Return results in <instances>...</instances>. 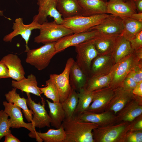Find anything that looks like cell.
Returning a JSON list of instances; mask_svg holds the SVG:
<instances>
[{
  "label": "cell",
  "instance_id": "43",
  "mask_svg": "<svg viewBox=\"0 0 142 142\" xmlns=\"http://www.w3.org/2000/svg\"><path fill=\"white\" fill-rule=\"evenodd\" d=\"M132 92L135 96L142 97V82L138 83Z\"/></svg>",
  "mask_w": 142,
  "mask_h": 142
},
{
  "label": "cell",
  "instance_id": "15",
  "mask_svg": "<svg viewBox=\"0 0 142 142\" xmlns=\"http://www.w3.org/2000/svg\"><path fill=\"white\" fill-rule=\"evenodd\" d=\"M3 105L4 107V111L10 117L8 120L11 127L17 129L23 127L31 132L36 131L31 122L27 123L24 122L20 108L6 101L3 102Z\"/></svg>",
  "mask_w": 142,
  "mask_h": 142
},
{
  "label": "cell",
  "instance_id": "40",
  "mask_svg": "<svg viewBox=\"0 0 142 142\" xmlns=\"http://www.w3.org/2000/svg\"><path fill=\"white\" fill-rule=\"evenodd\" d=\"M129 42L134 50L142 48V31L137 34Z\"/></svg>",
  "mask_w": 142,
  "mask_h": 142
},
{
  "label": "cell",
  "instance_id": "19",
  "mask_svg": "<svg viewBox=\"0 0 142 142\" xmlns=\"http://www.w3.org/2000/svg\"><path fill=\"white\" fill-rule=\"evenodd\" d=\"M114 95L105 111L111 112L116 115L118 111L134 98V96L132 91H125L121 87L114 89Z\"/></svg>",
  "mask_w": 142,
  "mask_h": 142
},
{
  "label": "cell",
  "instance_id": "33",
  "mask_svg": "<svg viewBox=\"0 0 142 142\" xmlns=\"http://www.w3.org/2000/svg\"><path fill=\"white\" fill-rule=\"evenodd\" d=\"M78 93V102L73 116L79 115L86 111L92 101V92L87 91L84 88Z\"/></svg>",
  "mask_w": 142,
  "mask_h": 142
},
{
  "label": "cell",
  "instance_id": "26",
  "mask_svg": "<svg viewBox=\"0 0 142 142\" xmlns=\"http://www.w3.org/2000/svg\"><path fill=\"white\" fill-rule=\"evenodd\" d=\"M119 36L100 34L93 39L98 55L111 54Z\"/></svg>",
  "mask_w": 142,
  "mask_h": 142
},
{
  "label": "cell",
  "instance_id": "4",
  "mask_svg": "<svg viewBox=\"0 0 142 142\" xmlns=\"http://www.w3.org/2000/svg\"><path fill=\"white\" fill-rule=\"evenodd\" d=\"M56 42L47 43L37 48L29 50L26 52V63L39 70L45 69L58 53L56 50Z\"/></svg>",
  "mask_w": 142,
  "mask_h": 142
},
{
  "label": "cell",
  "instance_id": "22",
  "mask_svg": "<svg viewBox=\"0 0 142 142\" xmlns=\"http://www.w3.org/2000/svg\"><path fill=\"white\" fill-rule=\"evenodd\" d=\"M56 8L64 18L83 16V11L78 0H57Z\"/></svg>",
  "mask_w": 142,
  "mask_h": 142
},
{
  "label": "cell",
  "instance_id": "44",
  "mask_svg": "<svg viewBox=\"0 0 142 142\" xmlns=\"http://www.w3.org/2000/svg\"><path fill=\"white\" fill-rule=\"evenodd\" d=\"M4 142H20L17 138L13 135L11 133L8 134L5 136Z\"/></svg>",
  "mask_w": 142,
  "mask_h": 142
},
{
  "label": "cell",
  "instance_id": "38",
  "mask_svg": "<svg viewBox=\"0 0 142 142\" xmlns=\"http://www.w3.org/2000/svg\"><path fill=\"white\" fill-rule=\"evenodd\" d=\"M141 64V63L136 65L128 75L137 83L142 82Z\"/></svg>",
  "mask_w": 142,
  "mask_h": 142
},
{
  "label": "cell",
  "instance_id": "5",
  "mask_svg": "<svg viewBox=\"0 0 142 142\" xmlns=\"http://www.w3.org/2000/svg\"><path fill=\"white\" fill-rule=\"evenodd\" d=\"M39 29V34L34 39V42L38 44L56 42L65 36L74 33L71 30L54 21L45 22L40 24Z\"/></svg>",
  "mask_w": 142,
  "mask_h": 142
},
{
  "label": "cell",
  "instance_id": "48",
  "mask_svg": "<svg viewBox=\"0 0 142 142\" xmlns=\"http://www.w3.org/2000/svg\"><path fill=\"white\" fill-rule=\"evenodd\" d=\"M0 16H3V11L0 10Z\"/></svg>",
  "mask_w": 142,
  "mask_h": 142
},
{
  "label": "cell",
  "instance_id": "13",
  "mask_svg": "<svg viewBox=\"0 0 142 142\" xmlns=\"http://www.w3.org/2000/svg\"><path fill=\"white\" fill-rule=\"evenodd\" d=\"M92 103L86 111L96 113L104 112L114 94V89L109 87L92 92Z\"/></svg>",
  "mask_w": 142,
  "mask_h": 142
},
{
  "label": "cell",
  "instance_id": "50",
  "mask_svg": "<svg viewBox=\"0 0 142 142\" xmlns=\"http://www.w3.org/2000/svg\"><path fill=\"white\" fill-rule=\"evenodd\" d=\"M135 0H133V1H135Z\"/></svg>",
  "mask_w": 142,
  "mask_h": 142
},
{
  "label": "cell",
  "instance_id": "46",
  "mask_svg": "<svg viewBox=\"0 0 142 142\" xmlns=\"http://www.w3.org/2000/svg\"><path fill=\"white\" fill-rule=\"evenodd\" d=\"M130 18L142 22V13H136L132 14Z\"/></svg>",
  "mask_w": 142,
  "mask_h": 142
},
{
  "label": "cell",
  "instance_id": "37",
  "mask_svg": "<svg viewBox=\"0 0 142 142\" xmlns=\"http://www.w3.org/2000/svg\"><path fill=\"white\" fill-rule=\"evenodd\" d=\"M142 130L131 129L127 133L124 142H142Z\"/></svg>",
  "mask_w": 142,
  "mask_h": 142
},
{
  "label": "cell",
  "instance_id": "8",
  "mask_svg": "<svg viewBox=\"0 0 142 142\" xmlns=\"http://www.w3.org/2000/svg\"><path fill=\"white\" fill-rule=\"evenodd\" d=\"M39 6L38 14L33 17V21L39 24L48 22L47 17L53 18L54 22L62 24L63 21L62 16L56 8L57 0H37Z\"/></svg>",
  "mask_w": 142,
  "mask_h": 142
},
{
  "label": "cell",
  "instance_id": "39",
  "mask_svg": "<svg viewBox=\"0 0 142 142\" xmlns=\"http://www.w3.org/2000/svg\"><path fill=\"white\" fill-rule=\"evenodd\" d=\"M138 83L130 77L127 75L123 80L121 87L125 91H132Z\"/></svg>",
  "mask_w": 142,
  "mask_h": 142
},
{
  "label": "cell",
  "instance_id": "30",
  "mask_svg": "<svg viewBox=\"0 0 142 142\" xmlns=\"http://www.w3.org/2000/svg\"><path fill=\"white\" fill-rule=\"evenodd\" d=\"M49 109L48 115L50 119L51 125L57 129L62 125V122L65 118V114L62 104L60 102H53L47 99Z\"/></svg>",
  "mask_w": 142,
  "mask_h": 142
},
{
  "label": "cell",
  "instance_id": "32",
  "mask_svg": "<svg viewBox=\"0 0 142 142\" xmlns=\"http://www.w3.org/2000/svg\"><path fill=\"white\" fill-rule=\"evenodd\" d=\"M111 77L110 73L106 75L92 76L88 79L84 88L87 91L92 92L109 87Z\"/></svg>",
  "mask_w": 142,
  "mask_h": 142
},
{
  "label": "cell",
  "instance_id": "41",
  "mask_svg": "<svg viewBox=\"0 0 142 142\" xmlns=\"http://www.w3.org/2000/svg\"><path fill=\"white\" fill-rule=\"evenodd\" d=\"M10 78L8 69L1 60L0 61V79Z\"/></svg>",
  "mask_w": 142,
  "mask_h": 142
},
{
  "label": "cell",
  "instance_id": "1",
  "mask_svg": "<svg viewBox=\"0 0 142 142\" xmlns=\"http://www.w3.org/2000/svg\"><path fill=\"white\" fill-rule=\"evenodd\" d=\"M65 133L64 142H94L92 133L99 126L94 123L81 120L73 116L65 118L62 124Z\"/></svg>",
  "mask_w": 142,
  "mask_h": 142
},
{
  "label": "cell",
  "instance_id": "17",
  "mask_svg": "<svg viewBox=\"0 0 142 142\" xmlns=\"http://www.w3.org/2000/svg\"><path fill=\"white\" fill-rule=\"evenodd\" d=\"M134 96V98L116 114L117 123L131 122L142 114V97Z\"/></svg>",
  "mask_w": 142,
  "mask_h": 142
},
{
  "label": "cell",
  "instance_id": "16",
  "mask_svg": "<svg viewBox=\"0 0 142 142\" xmlns=\"http://www.w3.org/2000/svg\"><path fill=\"white\" fill-rule=\"evenodd\" d=\"M137 13L133 0L124 2L123 0H109L107 2V13L119 17L122 19L130 17Z\"/></svg>",
  "mask_w": 142,
  "mask_h": 142
},
{
  "label": "cell",
  "instance_id": "2",
  "mask_svg": "<svg viewBox=\"0 0 142 142\" xmlns=\"http://www.w3.org/2000/svg\"><path fill=\"white\" fill-rule=\"evenodd\" d=\"M132 128L131 122H121L93 129L94 142H124L127 132Z\"/></svg>",
  "mask_w": 142,
  "mask_h": 142
},
{
  "label": "cell",
  "instance_id": "6",
  "mask_svg": "<svg viewBox=\"0 0 142 142\" xmlns=\"http://www.w3.org/2000/svg\"><path fill=\"white\" fill-rule=\"evenodd\" d=\"M94 39L75 46L77 53L75 62L86 76L88 79L90 76L92 61L99 55L94 43Z\"/></svg>",
  "mask_w": 142,
  "mask_h": 142
},
{
  "label": "cell",
  "instance_id": "14",
  "mask_svg": "<svg viewBox=\"0 0 142 142\" xmlns=\"http://www.w3.org/2000/svg\"><path fill=\"white\" fill-rule=\"evenodd\" d=\"M123 29V19L111 14L105 18L100 24L89 30H96L100 34L119 36L121 35Z\"/></svg>",
  "mask_w": 142,
  "mask_h": 142
},
{
  "label": "cell",
  "instance_id": "27",
  "mask_svg": "<svg viewBox=\"0 0 142 142\" xmlns=\"http://www.w3.org/2000/svg\"><path fill=\"white\" fill-rule=\"evenodd\" d=\"M88 80L86 76L74 61L69 73V83L72 88L78 92L85 88Z\"/></svg>",
  "mask_w": 142,
  "mask_h": 142
},
{
  "label": "cell",
  "instance_id": "25",
  "mask_svg": "<svg viewBox=\"0 0 142 142\" xmlns=\"http://www.w3.org/2000/svg\"><path fill=\"white\" fill-rule=\"evenodd\" d=\"M11 86L26 93H31L41 97L42 92L38 86V82L35 75L31 74L19 81L12 80Z\"/></svg>",
  "mask_w": 142,
  "mask_h": 142
},
{
  "label": "cell",
  "instance_id": "47",
  "mask_svg": "<svg viewBox=\"0 0 142 142\" xmlns=\"http://www.w3.org/2000/svg\"><path fill=\"white\" fill-rule=\"evenodd\" d=\"M134 51L138 58L140 60L142 59V48L135 50Z\"/></svg>",
  "mask_w": 142,
  "mask_h": 142
},
{
  "label": "cell",
  "instance_id": "36",
  "mask_svg": "<svg viewBox=\"0 0 142 142\" xmlns=\"http://www.w3.org/2000/svg\"><path fill=\"white\" fill-rule=\"evenodd\" d=\"M9 116L2 110H0V140L8 133H11L8 120Z\"/></svg>",
  "mask_w": 142,
  "mask_h": 142
},
{
  "label": "cell",
  "instance_id": "23",
  "mask_svg": "<svg viewBox=\"0 0 142 142\" xmlns=\"http://www.w3.org/2000/svg\"><path fill=\"white\" fill-rule=\"evenodd\" d=\"M29 137L35 138L37 141L42 142H64L65 138L64 129L61 126L56 129H49L45 133L38 132L36 131H31L28 134Z\"/></svg>",
  "mask_w": 142,
  "mask_h": 142
},
{
  "label": "cell",
  "instance_id": "24",
  "mask_svg": "<svg viewBox=\"0 0 142 142\" xmlns=\"http://www.w3.org/2000/svg\"><path fill=\"white\" fill-rule=\"evenodd\" d=\"M84 16L107 13V2L104 0H78Z\"/></svg>",
  "mask_w": 142,
  "mask_h": 142
},
{
  "label": "cell",
  "instance_id": "28",
  "mask_svg": "<svg viewBox=\"0 0 142 142\" xmlns=\"http://www.w3.org/2000/svg\"><path fill=\"white\" fill-rule=\"evenodd\" d=\"M17 89L14 88L5 94L7 102L14 104L22 109V112L28 122H31L34 113L31 109H29L27 104V99L21 98L19 94L16 92Z\"/></svg>",
  "mask_w": 142,
  "mask_h": 142
},
{
  "label": "cell",
  "instance_id": "9",
  "mask_svg": "<svg viewBox=\"0 0 142 142\" xmlns=\"http://www.w3.org/2000/svg\"><path fill=\"white\" fill-rule=\"evenodd\" d=\"M26 93L27 105L34 113L31 122L33 126L40 128L50 127V119L45 109V102L44 99L41 97L42 104L40 102L37 103L32 99L29 93Z\"/></svg>",
  "mask_w": 142,
  "mask_h": 142
},
{
  "label": "cell",
  "instance_id": "34",
  "mask_svg": "<svg viewBox=\"0 0 142 142\" xmlns=\"http://www.w3.org/2000/svg\"><path fill=\"white\" fill-rule=\"evenodd\" d=\"M78 102V93L72 88L67 98L61 103L65 114V118L73 117Z\"/></svg>",
  "mask_w": 142,
  "mask_h": 142
},
{
  "label": "cell",
  "instance_id": "21",
  "mask_svg": "<svg viewBox=\"0 0 142 142\" xmlns=\"http://www.w3.org/2000/svg\"><path fill=\"white\" fill-rule=\"evenodd\" d=\"M114 65L111 54L98 55L92 61L90 78L93 75L108 74Z\"/></svg>",
  "mask_w": 142,
  "mask_h": 142
},
{
  "label": "cell",
  "instance_id": "7",
  "mask_svg": "<svg viewBox=\"0 0 142 142\" xmlns=\"http://www.w3.org/2000/svg\"><path fill=\"white\" fill-rule=\"evenodd\" d=\"M110 15L104 14L89 16H77L64 18L62 24L71 30L74 33H81L89 30L99 24Z\"/></svg>",
  "mask_w": 142,
  "mask_h": 142
},
{
  "label": "cell",
  "instance_id": "35",
  "mask_svg": "<svg viewBox=\"0 0 142 142\" xmlns=\"http://www.w3.org/2000/svg\"><path fill=\"white\" fill-rule=\"evenodd\" d=\"M39 88L42 93L53 102H59V90L54 82L50 78L45 81V87Z\"/></svg>",
  "mask_w": 142,
  "mask_h": 142
},
{
  "label": "cell",
  "instance_id": "12",
  "mask_svg": "<svg viewBox=\"0 0 142 142\" xmlns=\"http://www.w3.org/2000/svg\"><path fill=\"white\" fill-rule=\"evenodd\" d=\"M40 24L32 21L30 24L25 25L23 23L22 18H17L13 23L12 27L13 31L5 36L3 38V40L6 42H11L15 37L19 35H21L25 42L26 49L25 52H27L30 49L28 44L32 31L35 29H39Z\"/></svg>",
  "mask_w": 142,
  "mask_h": 142
},
{
  "label": "cell",
  "instance_id": "11",
  "mask_svg": "<svg viewBox=\"0 0 142 142\" xmlns=\"http://www.w3.org/2000/svg\"><path fill=\"white\" fill-rule=\"evenodd\" d=\"M100 34L97 31L89 30L65 36L56 42V50L58 53L69 47L74 46L94 38Z\"/></svg>",
  "mask_w": 142,
  "mask_h": 142
},
{
  "label": "cell",
  "instance_id": "20",
  "mask_svg": "<svg viewBox=\"0 0 142 142\" xmlns=\"http://www.w3.org/2000/svg\"><path fill=\"white\" fill-rule=\"evenodd\" d=\"M1 61L8 67L10 78L18 81L25 78V73L21 60L17 55L8 54L3 57Z\"/></svg>",
  "mask_w": 142,
  "mask_h": 142
},
{
  "label": "cell",
  "instance_id": "42",
  "mask_svg": "<svg viewBox=\"0 0 142 142\" xmlns=\"http://www.w3.org/2000/svg\"><path fill=\"white\" fill-rule=\"evenodd\" d=\"M132 128L135 130H142V114L135 118L131 122Z\"/></svg>",
  "mask_w": 142,
  "mask_h": 142
},
{
  "label": "cell",
  "instance_id": "10",
  "mask_svg": "<svg viewBox=\"0 0 142 142\" xmlns=\"http://www.w3.org/2000/svg\"><path fill=\"white\" fill-rule=\"evenodd\" d=\"M74 61L72 58L67 60L64 70L61 74H50L49 78L55 83L59 92V102H62L68 97L72 88L69 81V73L70 67Z\"/></svg>",
  "mask_w": 142,
  "mask_h": 142
},
{
  "label": "cell",
  "instance_id": "29",
  "mask_svg": "<svg viewBox=\"0 0 142 142\" xmlns=\"http://www.w3.org/2000/svg\"><path fill=\"white\" fill-rule=\"evenodd\" d=\"M134 51L129 41L121 36H119L111 54L114 64Z\"/></svg>",
  "mask_w": 142,
  "mask_h": 142
},
{
  "label": "cell",
  "instance_id": "45",
  "mask_svg": "<svg viewBox=\"0 0 142 142\" xmlns=\"http://www.w3.org/2000/svg\"><path fill=\"white\" fill-rule=\"evenodd\" d=\"M134 1L137 13H142V0H136Z\"/></svg>",
  "mask_w": 142,
  "mask_h": 142
},
{
  "label": "cell",
  "instance_id": "18",
  "mask_svg": "<svg viewBox=\"0 0 142 142\" xmlns=\"http://www.w3.org/2000/svg\"><path fill=\"white\" fill-rule=\"evenodd\" d=\"M76 117L79 120L95 124L99 126H104L117 123L116 115L110 111L96 113L86 111Z\"/></svg>",
  "mask_w": 142,
  "mask_h": 142
},
{
  "label": "cell",
  "instance_id": "3",
  "mask_svg": "<svg viewBox=\"0 0 142 142\" xmlns=\"http://www.w3.org/2000/svg\"><path fill=\"white\" fill-rule=\"evenodd\" d=\"M141 60L134 50L115 64L110 72L111 78L109 87L113 89L121 87L129 73L136 65L141 63Z\"/></svg>",
  "mask_w": 142,
  "mask_h": 142
},
{
  "label": "cell",
  "instance_id": "49",
  "mask_svg": "<svg viewBox=\"0 0 142 142\" xmlns=\"http://www.w3.org/2000/svg\"><path fill=\"white\" fill-rule=\"evenodd\" d=\"M123 1H124V2H125L128 0H123Z\"/></svg>",
  "mask_w": 142,
  "mask_h": 142
},
{
  "label": "cell",
  "instance_id": "31",
  "mask_svg": "<svg viewBox=\"0 0 142 142\" xmlns=\"http://www.w3.org/2000/svg\"><path fill=\"white\" fill-rule=\"evenodd\" d=\"M123 19V29L121 36L129 41L138 33L142 31V22L130 17Z\"/></svg>",
  "mask_w": 142,
  "mask_h": 142
}]
</instances>
